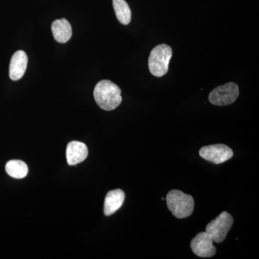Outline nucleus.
Segmentation results:
<instances>
[{
  "mask_svg": "<svg viewBox=\"0 0 259 259\" xmlns=\"http://www.w3.org/2000/svg\"><path fill=\"white\" fill-rule=\"evenodd\" d=\"M239 96V88L236 83L230 82L218 87L209 95V100L212 105L226 106L236 102Z\"/></svg>",
  "mask_w": 259,
  "mask_h": 259,
  "instance_id": "obj_5",
  "label": "nucleus"
},
{
  "mask_svg": "<svg viewBox=\"0 0 259 259\" xmlns=\"http://www.w3.org/2000/svg\"><path fill=\"white\" fill-rule=\"evenodd\" d=\"M28 58L23 51H18L13 54L10 61L9 75L10 79L18 81L21 79L26 71Z\"/></svg>",
  "mask_w": 259,
  "mask_h": 259,
  "instance_id": "obj_8",
  "label": "nucleus"
},
{
  "mask_svg": "<svg viewBox=\"0 0 259 259\" xmlns=\"http://www.w3.org/2000/svg\"><path fill=\"white\" fill-rule=\"evenodd\" d=\"M5 170L9 176L15 179H23L28 175V167L25 162L11 160L6 163Z\"/></svg>",
  "mask_w": 259,
  "mask_h": 259,
  "instance_id": "obj_12",
  "label": "nucleus"
},
{
  "mask_svg": "<svg viewBox=\"0 0 259 259\" xmlns=\"http://www.w3.org/2000/svg\"><path fill=\"white\" fill-rule=\"evenodd\" d=\"M125 201V193L121 190L110 191L107 194L104 204V213L105 215L110 216L117 212L122 207Z\"/></svg>",
  "mask_w": 259,
  "mask_h": 259,
  "instance_id": "obj_10",
  "label": "nucleus"
},
{
  "mask_svg": "<svg viewBox=\"0 0 259 259\" xmlns=\"http://www.w3.org/2000/svg\"><path fill=\"white\" fill-rule=\"evenodd\" d=\"M172 56L171 48L166 44H161L154 48L148 59L150 72L156 77H161L168 72Z\"/></svg>",
  "mask_w": 259,
  "mask_h": 259,
  "instance_id": "obj_3",
  "label": "nucleus"
},
{
  "mask_svg": "<svg viewBox=\"0 0 259 259\" xmlns=\"http://www.w3.org/2000/svg\"><path fill=\"white\" fill-rule=\"evenodd\" d=\"M199 156L207 161L220 164L231 159L233 156V151L226 145L214 144L201 148Z\"/></svg>",
  "mask_w": 259,
  "mask_h": 259,
  "instance_id": "obj_6",
  "label": "nucleus"
},
{
  "mask_svg": "<svg viewBox=\"0 0 259 259\" xmlns=\"http://www.w3.org/2000/svg\"><path fill=\"white\" fill-rule=\"evenodd\" d=\"M94 97L98 106L106 111L115 110L122 102L120 88L109 80H102L97 83Z\"/></svg>",
  "mask_w": 259,
  "mask_h": 259,
  "instance_id": "obj_1",
  "label": "nucleus"
},
{
  "mask_svg": "<svg viewBox=\"0 0 259 259\" xmlns=\"http://www.w3.org/2000/svg\"><path fill=\"white\" fill-rule=\"evenodd\" d=\"M233 225V218L228 212H223L206 227L205 232L212 241L220 243L225 241L228 232Z\"/></svg>",
  "mask_w": 259,
  "mask_h": 259,
  "instance_id": "obj_4",
  "label": "nucleus"
},
{
  "mask_svg": "<svg viewBox=\"0 0 259 259\" xmlns=\"http://www.w3.org/2000/svg\"><path fill=\"white\" fill-rule=\"evenodd\" d=\"M114 10L117 20L122 25H128L131 21V10L125 0H113Z\"/></svg>",
  "mask_w": 259,
  "mask_h": 259,
  "instance_id": "obj_13",
  "label": "nucleus"
},
{
  "mask_svg": "<svg viewBox=\"0 0 259 259\" xmlns=\"http://www.w3.org/2000/svg\"><path fill=\"white\" fill-rule=\"evenodd\" d=\"M166 203L168 208L177 218L190 217L194 211L193 197L180 190H171L167 194Z\"/></svg>",
  "mask_w": 259,
  "mask_h": 259,
  "instance_id": "obj_2",
  "label": "nucleus"
},
{
  "mask_svg": "<svg viewBox=\"0 0 259 259\" xmlns=\"http://www.w3.org/2000/svg\"><path fill=\"white\" fill-rule=\"evenodd\" d=\"M51 30L56 41L61 44L69 41L72 35L71 25L66 19L55 20L52 24Z\"/></svg>",
  "mask_w": 259,
  "mask_h": 259,
  "instance_id": "obj_11",
  "label": "nucleus"
},
{
  "mask_svg": "<svg viewBox=\"0 0 259 259\" xmlns=\"http://www.w3.org/2000/svg\"><path fill=\"white\" fill-rule=\"evenodd\" d=\"M191 248L194 254L201 258H210L217 252L212 238L207 232H202L194 237L191 241Z\"/></svg>",
  "mask_w": 259,
  "mask_h": 259,
  "instance_id": "obj_7",
  "label": "nucleus"
},
{
  "mask_svg": "<svg viewBox=\"0 0 259 259\" xmlns=\"http://www.w3.org/2000/svg\"><path fill=\"white\" fill-rule=\"evenodd\" d=\"M88 148L83 143L71 141L66 148V160L70 166H74L84 161L88 156Z\"/></svg>",
  "mask_w": 259,
  "mask_h": 259,
  "instance_id": "obj_9",
  "label": "nucleus"
}]
</instances>
